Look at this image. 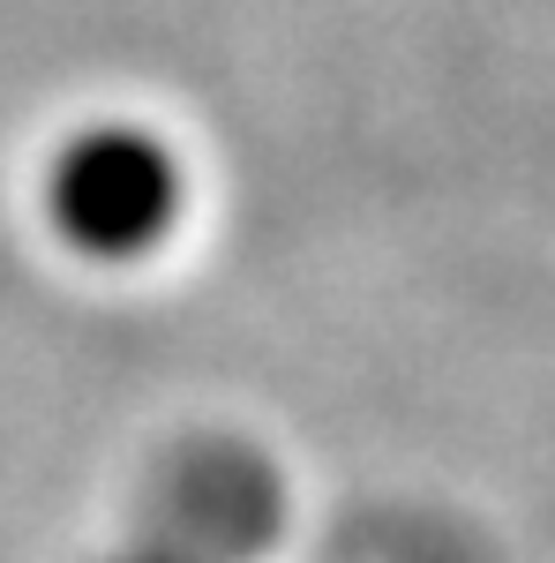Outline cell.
<instances>
[{"label":"cell","instance_id":"3957f363","mask_svg":"<svg viewBox=\"0 0 555 563\" xmlns=\"http://www.w3.org/2000/svg\"><path fill=\"white\" fill-rule=\"evenodd\" d=\"M129 563H180V556H166V549H143V556H129Z\"/></svg>","mask_w":555,"mask_h":563},{"label":"cell","instance_id":"7a4b0ae2","mask_svg":"<svg viewBox=\"0 0 555 563\" xmlns=\"http://www.w3.org/2000/svg\"><path fill=\"white\" fill-rule=\"evenodd\" d=\"M151 533L180 563H256L278 533V481L241 451H196L151 496Z\"/></svg>","mask_w":555,"mask_h":563},{"label":"cell","instance_id":"6da1fadb","mask_svg":"<svg viewBox=\"0 0 555 563\" xmlns=\"http://www.w3.org/2000/svg\"><path fill=\"white\" fill-rule=\"evenodd\" d=\"M180 158L151 129L129 121H98V129L68 135L45 166V218L68 249L98 263H129L158 249L180 225Z\"/></svg>","mask_w":555,"mask_h":563}]
</instances>
